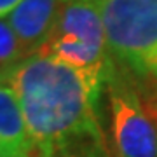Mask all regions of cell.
<instances>
[{
    "label": "cell",
    "mask_w": 157,
    "mask_h": 157,
    "mask_svg": "<svg viewBox=\"0 0 157 157\" xmlns=\"http://www.w3.org/2000/svg\"><path fill=\"white\" fill-rule=\"evenodd\" d=\"M2 80L19 96L39 157H112L98 115L105 78L33 54Z\"/></svg>",
    "instance_id": "1"
},
{
    "label": "cell",
    "mask_w": 157,
    "mask_h": 157,
    "mask_svg": "<svg viewBox=\"0 0 157 157\" xmlns=\"http://www.w3.org/2000/svg\"><path fill=\"white\" fill-rule=\"evenodd\" d=\"M110 56L157 93V0H96Z\"/></svg>",
    "instance_id": "2"
},
{
    "label": "cell",
    "mask_w": 157,
    "mask_h": 157,
    "mask_svg": "<svg viewBox=\"0 0 157 157\" xmlns=\"http://www.w3.org/2000/svg\"><path fill=\"white\" fill-rule=\"evenodd\" d=\"M39 54L107 80L113 65L96 0H61L56 26Z\"/></svg>",
    "instance_id": "3"
},
{
    "label": "cell",
    "mask_w": 157,
    "mask_h": 157,
    "mask_svg": "<svg viewBox=\"0 0 157 157\" xmlns=\"http://www.w3.org/2000/svg\"><path fill=\"white\" fill-rule=\"evenodd\" d=\"M117 157H157V121L148 113L135 78L113 61L105 80Z\"/></svg>",
    "instance_id": "4"
},
{
    "label": "cell",
    "mask_w": 157,
    "mask_h": 157,
    "mask_svg": "<svg viewBox=\"0 0 157 157\" xmlns=\"http://www.w3.org/2000/svg\"><path fill=\"white\" fill-rule=\"evenodd\" d=\"M61 0H23L7 16L28 56L39 54L56 26Z\"/></svg>",
    "instance_id": "5"
},
{
    "label": "cell",
    "mask_w": 157,
    "mask_h": 157,
    "mask_svg": "<svg viewBox=\"0 0 157 157\" xmlns=\"http://www.w3.org/2000/svg\"><path fill=\"white\" fill-rule=\"evenodd\" d=\"M0 145L16 148L28 157L37 152L19 96L4 80H0Z\"/></svg>",
    "instance_id": "6"
},
{
    "label": "cell",
    "mask_w": 157,
    "mask_h": 157,
    "mask_svg": "<svg viewBox=\"0 0 157 157\" xmlns=\"http://www.w3.org/2000/svg\"><path fill=\"white\" fill-rule=\"evenodd\" d=\"M26 58L30 56L12 30L9 19L0 17V80Z\"/></svg>",
    "instance_id": "7"
},
{
    "label": "cell",
    "mask_w": 157,
    "mask_h": 157,
    "mask_svg": "<svg viewBox=\"0 0 157 157\" xmlns=\"http://www.w3.org/2000/svg\"><path fill=\"white\" fill-rule=\"evenodd\" d=\"M23 0H0V17H7Z\"/></svg>",
    "instance_id": "8"
},
{
    "label": "cell",
    "mask_w": 157,
    "mask_h": 157,
    "mask_svg": "<svg viewBox=\"0 0 157 157\" xmlns=\"http://www.w3.org/2000/svg\"><path fill=\"white\" fill-rule=\"evenodd\" d=\"M0 157H28L25 155L23 152L16 150V148H11V147L0 145Z\"/></svg>",
    "instance_id": "9"
}]
</instances>
